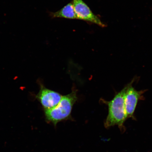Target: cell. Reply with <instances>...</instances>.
I'll list each match as a JSON object with an SVG mask.
<instances>
[{
	"label": "cell",
	"instance_id": "2",
	"mask_svg": "<svg viewBox=\"0 0 152 152\" xmlns=\"http://www.w3.org/2000/svg\"><path fill=\"white\" fill-rule=\"evenodd\" d=\"M77 99V90L73 89L69 94L62 96L59 103L55 107L45 110L48 121L56 125L60 121L69 118L72 107Z\"/></svg>",
	"mask_w": 152,
	"mask_h": 152
},
{
	"label": "cell",
	"instance_id": "1",
	"mask_svg": "<svg viewBox=\"0 0 152 152\" xmlns=\"http://www.w3.org/2000/svg\"><path fill=\"white\" fill-rule=\"evenodd\" d=\"M127 85L116 93L110 101H104L108 107V115L104 123L106 128L117 125L122 128L127 116L125 111V95Z\"/></svg>",
	"mask_w": 152,
	"mask_h": 152
},
{
	"label": "cell",
	"instance_id": "3",
	"mask_svg": "<svg viewBox=\"0 0 152 152\" xmlns=\"http://www.w3.org/2000/svg\"><path fill=\"white\" fill-rule=\"evenodd\" d=\"M72 1L78 20L96 24L102 28H105L107 26V24L101 20L99 17L92 12L83 0H72Z\"/></svg>",
	"mask_w": 152,
	"mask_h": 152
},
{
	"label": "cell",
	"instance_id": "4",
	"mask_svg": "<svg viewBox=\"0 0 152 152\" xmlns=\"http://www.w3.org/2000/svg\"><path fill=\"white\" fill-rule=\"evenodd\" d=\"M135 79L127 84L125 95V111L127 118L132 117L139 101L144 100L143 94L147 90L138 91L132 86Z\"/></svg>",
	"mask_w": 152,
	"mask_h": 152
},
{
	"label": "cell",
	"instance_id": "6",
	"mask_svg": "<svg viewBox=\"0 0 152 152\" xmlns=\"http://www.w3.org/2000/svg\"><path fill=\"white\" fill-rule=\"evenodd\" d=\"M49 14L53 18H59L78 20L72 1L59 10L56 12H50Z\"/></svg>",
	"mask_w": 152,
	"mask_h": 152
},
{
	"label": "cell",
	"instance_id": "5",
	"mask_svg": "<svg viewBox=\"0 0 152 152\" xmlns=\"http://www.w3.org/2000/svg\"><path fill=\"white\" fill-rule=\"evenodd\" d=\"M62 96L59 93L43 86L41 87L37 98L45 110L55 107L60 102Z\"/></svg>",
	"mask_w": 152,
	"mask_h": 152
}]
</instances>
